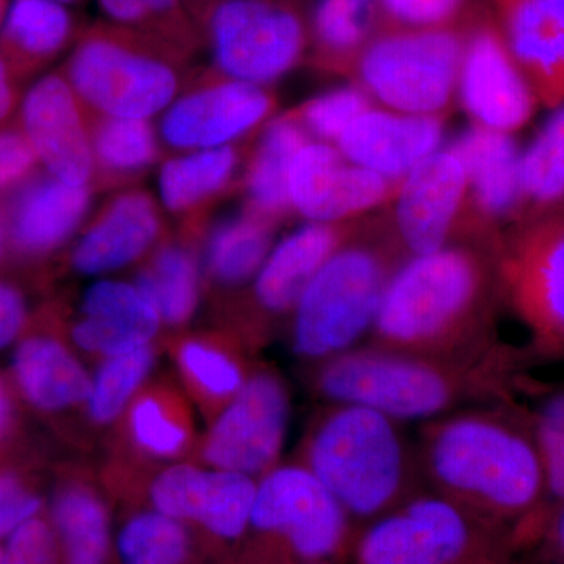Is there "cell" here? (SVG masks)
Here are the masks:
<instances>
[{"instance_id": "1", "label": "cell", "mask_w": 564, "mask_h": 564, "mask_svg": "<svg viewBox=\"0 0 564 564\" xmlns=\"http://www.w3.org/2000/svg\"><path fill=\"white\" fill-rule=\"evenodd\" d=\"M415 445L430 491L511 527L524 551L536 544L549 508L530 417L469 408L423 423Z\"/></svg>"}, {"instance_id": "2", "label": "cell", "mask_w": 564, "mask_h": 564, "mask_svg": "<svg viewBox=\"0 0 564 564\" xmlns=\"http://www.w3.org/2000/svg\"><path fill=\"white\" fill-rule=\"evenodd\" d=\"M514 355L502 344L456 356L411 355L362 344L318 364L313 391L326 403L372 408L399 422H430L507 402Z\"/></svg>"}, {"instance_id": "3", "label": "cell", "mask_w": 564, "mask_h": 564, "mask_svg": "<svg viewBox=\"0 0 564 564\" xmlns=\"http://www.w3.org/2000/svg\"><path fill=\"white\" fill-rule=\"evenodd\" d=\"M499 300L492 245L456 242L411 256L389 282L367 344L411 355L488 350L499 344Z\"/></svg>"}, {"instance_id": "4", "label": "cell", "mask_w": 564, "mask_h": 564, "mask_svg": "<svg viewBox=\"0 0 564 564\" xmlns=\"http://www.w3.org/2000/svg\"><path fill=\"white\" fill-rule=\"evenodd\" d=\"M402 425L361 404L328 403L304 437L300 463L359 529L429 489L417 445Z\"/></svg>"}, {"instance_id": "5", "label": "cell", "mask_w": 564, "mask_h": 564, "mask_svg": "<svg viewBox=\"0 0 564 564\" xmlns=\"http://www.w3.org/2000/svg\"><path fill=\"white\" fill-rule=\"evenodd\" d=\"M408 258L388 212L370 214L303 292L292 314V351L314 366L362 345Z\"/></svg>"}, {"instance_id": "6", "label": "cell", "mask_w": 564, "mask_h": 564, "mask_svg": "<svg viewBox=\"0 0 564 564\" xmlns=\"http://www.w3.org/2000/svg\"><path fill=\"white\" fill-rule=\"evenodd\" d=\"M191 61L165 41L101 21L79 33L63 76L88 113L150 120L181 95Z\"/></svg>"}, {"instance_id": "7", "label": "cell", "mask_w": 564, "mask_h": 564, "mask_svg": "<svg viewBox=\"0 0 564 564\" xmlns=\"http://www.w3.org/2000/svg\"><path fill=\"white\" fill-rule=\"evenodd\" d=\"M524 552L511 527L425 491L359 529L352 564H508Z\"/></svg>"}, {"instance_id": "8", "label": "cell", "mask_w": 564, "mask_h": 564, "mask_svg": "<svg viewBox=\"0 0 564 564\" xmlns=\"http://www.w3.org/2000/svg\"><path fill=\"white\" fill-rule=\"evenodd\" d=\"M359 527L302 463L278 464L258 478L243 564L350 562Z\"/></svg>"}, {"instance_id": "9", "label": "cell", "mask_w": 564, "mask_h": 564, "mask_svg": "<svg viewBox=\"0 0 564 564\" xmlns=\"http://www.w3.org/2000/svg\"><path fill=\"white\" fill-rule=\"evenodd\" d=\"M464 22L458 28H384L343 77L399 113L445 117L456 101Z\"/></svg>"}, {"instance_id": "10", "label": "cell", "mask_w": 564, "mask_h": 564, "mask_svg": "<svg viewBox=\"0 0 564 564\" xmlns=\"http://www.w3.org/2000/svg\"><path fill=\"white\" fill-rule=\"evenodd\" d=\"M492 251L500 300L541 355L564 356V204L514 223Z\"/></svg>"}, {"instance_id": "11", "label": "cell", "mask_w": 564, "mask_h": 564, "mask_svg": "<svg viewBox=\"0 0 564 564\" xmlns=\"http://www.w3.org/2000/svg\"><path fill=\"white\" fill-rule=\"evenodd\" d=\"M199 28L215 70L259 87L282 79L310 54V24L300 0H217Z\"/></svg>"}, {"instance_id": "12", "label": "cell", "mask_w": 564, "mask_h": 564, "mask_svg": "<svg viewBox=\"0 0 564 564\" xmlns=\"http://www.w3.org/2000/svg\"><path fill=\"white\" fill-rule=\"evenodd\" d=\"M463 29L456 99L474 126L513 135L540 107L536 95L508 50L488 3H477Z\"/></svg>"}, {"instance_id": "13", "label": "cell", "mask_w": 564, "mask_h": 564, "mask_svg": "<svg viewBox=\"0 0 564 564\" xmlns=\"http://www.w3.org/2000/svg\"><path fill=\"white\" fill-rule=\"evenodd\" d=\"M291 421V395L280 373L259 367L214 417L202 443L212 469L261 478L280 464Z\"/></svg>"}, {"instance_id": "14", "label": "cell", "mask_w": 564, "mask_h": 564, "mask_svg": "<svg viewBox=\"0 0 564 564\" xmlns=\"http://www.w3.org/2000/svg\"><path fill=\"white\" fill-rule=\"evenodd\" d=\"M258 478L192 464L165 467L151 481V508L191 527L214 551L237 555L250 532Z\"/></svg>"}, {"instance_id": "15", "label": "cell", "mask_w": 564, "mask_h": 564, "mask_svg": "<svg viewBox=\"0 0 564 564\" xmlns=\"http://www.w3.org/2000/svg\"><path fill=\"white\" fill-rule=\"evenodd\" d=\"M276 106L269 87L209 70L196 76L163 111L159 135L177 152L214 150L262 131Z\"/></svg>"}, {"instance_id": "16", "label": "cell", "mask_w": 564, "mask_h": 564, "mask_svg": "<svg viewBox=\"0 0 564 564\" xmlns=\"http://www.w3.org/2000/svg\"><path fill=\"white\" fill-rule=\"evenodd\" d=\"M367 217L336 223H313L274 243L245 300L243 334L259 343L270 323L293 314L310 282L345 243L359 232Z\"/></svg>"}, {"instance_id": "17", "label": "cell", "mask_w": 564, "mask_h": 564, "mask_svg": "<svg viewBox=\"0 0 564 564\" xmlns=\"http://www.w3.org/2000/svg\"><path fill=\"white\" fill-rule=\"evenodd\" d=\"M402 182L362 169L333 144L313 140L293 159L289 199L293 214L307 221L355 220L388 207Z\"/></svg>"}, {"instance_id": "18", "label": "cell", "mask_w": 564, "mask_h": 564, "mask_svg": "<svg viewBox=\"0 0 564 564\" xmlns=\"http://www.w3.org/2000/svg\"><path fill=\"white\" fill-rule=\"evenodd\" d=\"M467 191L466 166L451 147L441 148L404 177L388 217L410 258L459 242Z\"/></svg>"}, {"instance_id": "19", "label": "cell", "mask_w": 564, "mask_h": 564, "mask_svg": "<svg viewBox=\"0 0 564 564\" xmlns=\"http://www.w3.org/2000/svg\"><path fill=\"white\" fill-rule=\"evenodd\" d=\"M469 177L459 242L494 245L503 226H513L521 212V150L510 133L473 126L448 144Z\"/></svg>"}, {"instance_id": "20", "label": "cell", "mask_w": 564, "mask_h": 564, "mask_svg": "<svg viewBox=\"0 0 564 564\" xmlns=\"http://www.w3.org/2000/svg\"><path fill=\"white\" fill-rule=\"evenodd\" d=\"M166 239L162 206L144 188H120L85 223L69 263L82 276H104L144 261Z\"/></svg>"}, {"instance_id": "21", "label": "cell", "mask_w": 564, "mask_h": 564, "mask_svg": "<svg viewBox=\"0 0 564 564\" xmlns=\"http://www.w3.org/2000/svg\"><path fill=\"white\" fill-rule=\"evenodd\" d=\"M21 118L22 132L47 173L76 187L95 188L90 118L63 74H51L33 85Z\"/></svg>"}, {"instance_id": "22", "label": "cell", "mask_w": 564, "mask_h": 564, "mask_svg": "<svg viewBox=\"0 0 564 564\" xmlns=\"http://www.w3.org/2000/svg\"><path fill=\"white\" fill-rule=\"evenodd\" d=\"M538 102L564 104V0H486Z\"/></svg>"}, {"instance_id": "23", "label": "cell", "mask_w": 564, "mask_h": 564, "mask_svg": "<svg viewBox=\"0 0 564 564\" xmlns=\"http://www.w3.org/2000/svg\"><path fill=\"white\" fill-rule=\"evenodd\" d=\"M93 192L50 173L29 177L2 209L10 247L25 259H43L61 250L87 223Z\"/></svg>"}, {"instance_id": "24", "label": "cell", "mask_w": 564, "mask_h": 564, "mask_svg": "<svg viewBox=\"0 0 564 564\" xmlns=\"http://www.w3.org/2000/svg\"><path fill=\"white\" fill-rule=\"evenodd\" d=\"M445 117H417L373 107L352 121L336 148L347 161L402 181L441 150Z\"/></svg>"}, {"instance_id": "25", "label": "cell", "mask_w": 564, "mask_h": 564, "mask_svg": "<svg viewBox=\"0 0 564 564\" xmlns=\"http://www.w3.org/2000/svg\"><path fill=\"white\" fill-rule=\"evenodd\" d=\"M251 147L226 144L214 150L182 152L162 163L159 192L163 209L184 221L185 236H202L215 203L242 187Z\"/></svg>"}, {"instance_id": "26", "label": "cell", "mask_w": 564, "mask_h": 564, "mask_svg": "<svg viewBox=\"0 0 564 564\" xmlns=\"http://www.w3.org/2000/svg\"><path fill=\"white\" fill-rule=\"evenodd\" d=\"M162 321L133 282L98 280L85 289L70 340L90 355H121L152 344Z\"/></svg>"}, {"instance_id": "27", "label": "cell", "mask_w": 564, "mask_h": 564, "mask_svg": "<svg viewBox=\"0 0 564 564\" xmlns=\"http://www.w3.org/2000/svg\"><path fill=\"white\" fill-rule=\"evenodd\" d=\"M11 367L22 397L43 413L73 410L90 397L93 377L68 345L50 334L21 340Z\"/></svg>"}, {"instance_id": "28", "label": "cell", "mask_w": 564, "mask_h": 564, "mask_svg": "<svg viewBox=\"0 0 564 564\" xmlns=\"http://www.w3.org/2000/svg\"><path fill=\"white\" fill-rule=\"evenodd\" d=\"M313 141L299 120L285 111L263 126L245 165V210L280 226L293 215L289 173L296 152Z\"/></svg>"}, {"instance_id": "29", "label": "cell", "mask_w": 564, "mask_h": 564, "mask_svg": "<svg viewBox=\"0 0 564 564\" xmlns=\"http://www.w3.org/2000/svg\"><path fill=\"white\" fill-rule=\"evenodd\" d=\"M73 14L54 0H13L0 32V58L10 76L25 77L76 43Z\"/></svg>"}, {"instance_id": "30", "label": "cell", "mask_w": 564, "mask_h": 564, "mask_svg": "<svg viewBox=\"0 0 564 564\" xmlns=\"http://www.w3.org/2000/svg\"><path fill=\"white\" fill-rule=\"evenodd\" d=\"M278 225L242 210L204 228L203 269L221 291L247 288L274 247Z\"/></svg>"}, {"instance_id": "31", "label": "cell", "mask_w": 564, "mask_h": 564, "mask_svg": "<svg viewBox=\"0 0 564 564\" xmlns=\"http://www.w3.org/2000/svg\"><path fill=\"white\" fill-rule=\"evenodd\" d=\"M192 237L165 240L144 259L133 284L150 300L162 325H188L202 303L203 273Z\"/></svg>"}, {"instance_id": "32", "label": "cell", "mask_w": 564, "mask_h": 564, "mask_svg": "<svg viewBox=\"0 0 564 564\" xmlns=\"http://www.w3.org/2000/svg\"><path fill=\"white\" fill-rule=\"evenodd\" d=\"M307 62L343 77L364 47L384 29L378 0H317L311 14Z\"/></svg>"}, {"instance_id": "33", "label": "cell", "mask_w": 564, "mask_h": 564, "mask_svg": "<svg viewBox=\"0 0 564 564\" xmlns=\"http://www.w3.org/2000/svg\"><path fill=\"white\" fill-rule=\"evenodd\" d=\"M51 525L62 564H109L113 538L109 505L95 486L69 480L55 491Z\"/></svg>"}, {"instance_id": "34", "label": "cell", "mask_w": 564, "mask_h": 564, "mask_svg": "<svg viewBox=\"0 0 564 564\" xmlns=\"http://www.w3.org/2000/svg\"><path fill=\"white\" fill-rule=\"evenodd\" d=\"M95 188L133 187L162 159V140L150 120L88 113Z\"/></svg>"}, {"instance_id": "35", "label": "cell", "mask_w": 564, "mask_h": 564, "mask_svg": "<svg viewBox=\"0 0 564 564\" xmlns=\"http://www.w3.org/2000/svg\"><path fill=\"white\" fill-rule=\"evenodd\" d=\"M237 350V340L199 334L176 345L174 359L185 386L204 408L214 411V417L231 402L252 372Z\"/></svg>"}, {"instance_id": "36", "label": "cell", "mask_w": 564, "mask_h": 564, "mask_svg": "<svg viewBox=\"0 0 564 564\" xmlns=\"http://www.w3.org/2000/svg\"><path fill=\"white\" fill-rule=\"evenodd\" d=\"M198 552L191 527L150 507L122 522L111 556L115 564H195Z\"/></svg>"}, {"instance_id": "37", "label": "cell", "mask_w": 564, "mask_h": 564, "mask_svg": "<svg viewBox=\"0 0 564 564\" xmlns=\"http://www.w3.org/2000/svg\"><path fill=\"white\" fill-rule=\"evenodd\" d=\"M126 434L135 452L154 462H173L191 447L193 430L173 393L147 389L126 410Z\"/></svg>"}, {"instance_id": "38", "label": "cell", "mask_w": 564, "mask_h": 564, "mask_svg": "<svg viewBox=\"0 0 564 564\" xmlns=\"http://www.w3.org/2000/svg\"><path fill=\"white\" fill-rule=\"evenodd\" d=\"M519 221L564 203V104L556 107L519 161Z\"/></svg>"}, {"instance_id": "39", "label": "cell", "mask_w": 564, "mask_h": 564, "mask_svg": "<svg viewBox=\"0 0 564 564\" xmlns=\"http://www.w3.org/2000/svg\"><path fill=\"white\" fill-rule=\"evenodd\" d=\"M107 21L165 41L193 58L204 46L187 0H99Z\"/></svg>"}, {"instance_id": "40", "label": "cell", "mask_w": 564, "mask_h": 564, "mask_svg": "<svg viewBox=\"0 0 564 564\" xmlns=\"http://www.w3.org/2000/svg\"><path fill=\"white\" fill-rule=\"evenodd\" d=\"M155 362L158 350L152 344L104 358L85 403L90 421L98 426L118 421L147 383Z\"/></svg>"}, {"instance_id": "41", "label": "cell", "mask_w": 564, "mask_h": 564, "mask_svg": "<svg viewBox=\"0 0 564 564\" xmlns=\"http://www.w3.org/2000/svg\"><path fill=\"white\" fill-rule=\"evenodd\" d=\"M377 107L373 99L356 85L336 88L303 102L291 110L314 141L333 144L350 128L352 121Z\"/></svg>"}, {"instance_id": "42", "label": "cell", "mask_w": 564, "mask_h": 564, "mask_svg": "<svg viewBox=\"0 0 564 564\" xmlns=\"http://www.w3.org/2000/svg\"><path fill=\"white\" fill-rule=\"evenodd\" d=\"M530 423L543 463L545 494L551 513L554 508L564 503V392L545 400L538 413L530 417Z\"/></svg>"}, {"instance_id": "43", "label": "cell", "mask_w": 564, "mask_h": 564, "mask_svg": "<svg viewBox=\"0 0 564 564\" xmlns=\"http://www.w3.org/2000/svg\"><path fill=\"white\" fill-rule=\"evenodd\" d=\"M384 28H458L477 3L474 0H378Z\"/></svg>"}, {"instance_id": "44", "label": "cell", "mask_w": 564, "mask_h": 564, "mask_svg": "<svg viewBox=\"0 0 564 564\" xmlns=\"http://www.w3.org/2000/svg\"><path fill=\"white\" fill-rule=\"evenodd\" d=\"M6 564H62L50 519L36 516L7 538Z\"/></svg>"}, {"instance_id": "45", "label": "cell", "mask_w": 564, "mask_h": 564, "mask_svg": "<svg viewBox=\"0 0 564 564\" xmlns=\"http://www.w3.org/2000/svg\"><path fill=\"white\" fill-rule=\"evenodd\" d=\"M43 499L18 474H0V540L40 516Z\"/></svg>"}, {"instance_id": "46", "label": "cell", "mask_w": 564, "mask_h": 564, "mask_svg": "<svg viewBox=\"0 0 564 564\" xmlns=\"http://www.w3.org/2000/svg\"><path fill=\"white\" fill-rule=\"evenodd\" d=\"M36 163L39 155L22 129H0V192L32 177Z\"/></svg>"}, {"instance_id": "47", "label": "cell", "mask_w": 564, "mask_h": 564, "mask_svg": "<svg viewBox=\"0 0 564 564\" xmlns=\"http://www.w3.org/2000/svg\"><path fill=\"white\" fill-rule=\"evenodd\" d=\"M28 322V303L13 282L0 280V351L20 337Z\"/></svg>"}, {"instance_id": "48", "label": "cell", "mask_w": 564, "mask_h": 564, "mask_svg": "<svg viewBox=\"0 0 564 564\" xmlns=\"http://www.w3.org/2000/svg\"><path fill=\"white\" fill-rule=\"evenodd\" d=\"M541 551V563L564 564V503L549 513L536 544Z\"/></svg>"}, {"instance_id": "49", "label": "cell", "mask_w": 564, "mask_h": 564, "mask_svg": "<svg viewBox=\"0 0 564 564\" xmlns=\"http://www.w3.org/2000/svg\"><path fill=\"white\" fill-rule=\"evenodd\" d=\"M14 425H17V408H14L9 384L0 377V444L9 440Z\"/></svg>"}, {"instance_id": "50", "label": "cell", "mask_w": 564, "mask_h": 564, "mask_svg": "<svg viewBox=\"0 0 564 564\" xmlns=\"http://www.w3.org/2000/svg\"><path fill=\"white\" fill-rule=\"evenodd\" d=\"M10 70L6 62L0 58V121L6 120L17 104V93L11 85Z\"/></svg>"}, {"instance_id": "51", "label": "cell", "mask_w": 564, "mask_h": 564, "mask_svg": "<svg viewBox=\"0 0 564 564\" xmlns=\"http://www.w3.org/2000/svg\"><path fill=\"white\" fill-rule=\"evenodd\" d=\"M217 2V0H187L188 9H191L193 17H195V20L198 21L202 20V17L204 14V11L209 9L212 3Z\"/></svg>"}, {"instance_id": "52", "label": "cell", "mask_w": 564, "mask_h": 564, "mask_svg": "<svg viewBox=\"0 0 564 564\" xmlns=\"http://www.w3.org/2000/svg\"><path fill=\"white\" fill-rule=\"evenodd\" d=\"M7 243V225L6 217H3V210L0 209V258H2L3 251H6Z\"/></svg>"}, {"instance_id": "53", "label": "cell", "mask_w": 564, "mask_h": 564, "mask_svg": "<svg viewBox=\"0 0 564 564\" xmlns=\"http://www.w3.org/2000/svg\"><path fill=\"white\" fill-rule=\"evenodd\" d=\"M508 564H533L532 560H527L524 556L519 555L518 558H514L513 562Z\"/></svg>"}, {"instance_id": "54", "label": "cell", "mask_w": 564, "mask_h": 564, "mask_svg": "<svg viewBox=\"0 0 564 564\" xmlns=\"http://www.w3.org/2000/svg\"><path fill=\"white\" fill-rule=\"evenodd\" d=\"M291 564H347V563L328 562V560H325V562H303V563H291Z\"/></svg>"}, {"instance_id": "55", "label": "cell", "mask_w": 564, "mask_h": 564, "mask_svg": "<svg viewBox=\"0 0 564 564\" xmlns=\"http://www.w3.org/2000/svg\"><path fill=\"white\" fill-rule=\"evenodd\" d=\"M0 564H6V545L0 544Z\"/></svg>"}, {"instance_id": "56", "label": "cell", "mask_w": 564, "mask_h": 564, "mask_svg": "<svg viewBox=\"0 0 564 564\" xmlns=\"http://www.w3.org/2000/svg\"><path fill=\"white\" fill-rule=\"evenodd\" d=\"M54 2L62 3V6H69V3L79 2V0H54Z\"/></svg>"}, {"instance_id": "57", "label": "cell", "mask_w": 564, "mask_h": 564, "mask_svg": "<svg viewBox=\"0 0 564 564\" xmlns=\"http://www.w3.org/2000/svg\"><path fill=\"white\" fill-rule=\"evenodd\" d=\"M7 0H0V18H2L3 10H6Z\"/></svg>"}, {"instance_id": "58", "label": "cell", "mask_w": 564, "mask_h": 564, "mask_svg": "<svg viewBox=\"0 0 564 564\" xmlns=\"http://www.w3.org/2000/svg\"><path fill=\"white\" fill-rule=\"evenodd\" d=\"M541 564H543V563H541Z\"/></svg>"}, {"instance_id": "59", "label": "cell", "mask_w": 564, "mask_h": 564, "mask_svg": "<svg viewBox=\"0 0 564 564\" xmlns=\"http://www.w3.org/2000/svg\"><path fill=\"white\" fill-rule=\"evenodd\" d=\"M564 204V203H563Z\"/></svg>"}]
</instances>
